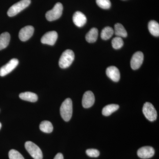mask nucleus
<instances>
[{
    "mask_svg": "<svg viewBox=\"0 0 159 159\" xmlns=\"http://www.w3.org/2000/svg\"><path fill=\"white\" fill-rule=\"evenodd\" d=\"M142 111L145 118L149 121L153 122L156 120L157 116V111L150 102H145L143 106Z\"/></svg>",
    "mask_w": 159,
    "mask_h": 159,
    "instance_id": "423d86ee",
    "label": "nucleus"
},
{
    "mask_svg": "<svg viewBox=\"0 0 159 159\" xmlns=\"http://www.w3.org/2000/svg\"><path fill=\"white\" fill-rule=\"evenodd\" d=\"M98 36V30L96 28H93L89 31L85 36L86 40L88 42L93 43L97 40Z\"/></svg>",
    "mask_w": 159,
    "mask_h": 159,
    "instance_id": "f3484780",
    "label": "nucleus"
},
{
    "mask_svg": "<svg viewBox=\"0 0 159 159\" xmlns=\"http://www.w3.org/2000/svg\"><path fill=\"white\" fill-rule=\"evenodd\" d=\"M19 97L22 100L31 102H36L38 99L37 95L36 94L30 92L21 93L20 94Z\"/></svg>",
    "mask_w": 159,
    "mask_h": 159,
    "instance_id": "2eb2a0df",
    "label": "nucleus"
},
{
    "mask_svg": "<svg viewBox=\"0 0 159 159\" xmlns=\"http://www.w3.org/2000/svg\"><path fill=\"white\" fill-rule=\"evenodd\" d=\"M27 151L34 159H43L42 152L40 148L33 142L28 141L25 143Z\"/></svg>",
    "mask_w": 159,
    "mask_h": 159,
    "instance_id": "39448f33",
    "label": "nucleus"
},
{
    "mask_svg": "<svg viewBox=\"0 0 159 159\" xmlns=\"http://www.w3.org/2000/svg\"><path fill=\"white\" fill-rule=\"evenodd\" d=\"M155 150L151 146H144L139 148L137 152V154L142 159H148L153 156Z\"/></svg>",
    "mask_w": 159,
    "mask_h": 159,
    "instance_id": "9b49d317",
    "label": "nucleus"
},
{
    "mask_svg": "<svg viewBox=\"0 0 159 159\" xmlns=\"http://www.w3.org/2000/svg\"><path fill=\"white\" fill-rule=\"evenodd\" d=\"M95 102V96L93 92L88 91L84 94L82 99V105L84 108H89L93 105Z\"/></svg>",
    "mask_w": 159,
    "mask_h": 159,
    "instance_id": "f8f14e48",
    "label": "nucleus"
},
{
    "mask_svg": "<svg viewBox=\"0 0 159 159\" xmlns=\"http://www.w3.org/2000/svg\"><path fill=\"white\" fill-rule=\"evenodd\" d=\"M60 114L64 121L68 122L70 120L73 114V103L70 98L66 99L60 107Z\"/></svg>",
    "mask_w": 159,
    "mask_h": 159,
    "instance_id": "f257e3e1",
    "label": "nucleus"
},
{
    "mask_svg": "<svg viewBox=\"0 0 159 159\" xmlns=\"http://www.w3.org/2000/svg\"><path fill=\"white\" fill-rule=\"evenodd\" d=\"M96 2L97 5L102 9H109L111 6L110 0H96Z\"/></svg>",
    "mask_w": 159,
    "mask_h": 159,
    "instance_id": "b1692460",
    "label": "nucleus"
},
{
    "mask_svg": "<svg viewBox=\"0 0 159 159\" xmlns=\"http://www.w3.org/2000/svg\"><path fill=\"white\" fill-rule=\"evenodd\" d=\"M74 24L77 27H82L85 25L87 22L86 17L83 13L80 11H77L75 12L73 17Z\"/></svg>",
    "mask_w": 159,
    "mask_h": 159,
    "instance_id": "4468645a",
    "label": "nucleus"
},
{
    "mask_svg": "<svg viewBox=\"0 0 159 159\" xmlns=\"http://www.w3.org/2000/svg\"><path fill=\"white\" fill-rule=\"evenodd\" d=\"M148 29L151 34L153 36L159 37V23L155 20H151L148 23Z\"/></svg>",
    "mask_w": 159,
    "mask_h": 159,
    "instance_id": "6ab92c4d",
    "label": "nucleus"
},
{
    "mask_svg": "<svg viewBox=\"0 0 159 159\" xmlns=\"http://www.w3.org/2000/svg\"><path fill=\"white\" fill-rule=\"evenodd\" d=\"M119 107V105L116 104H109V105L106 106L105 107L102 109V114L105 116H108L118 110Z\"/></svg>",
    "mask_w": 159,
    "mask_h": 159,
    "instance_id": "aec40b11",
    "label": "nucleus"
},
{
    "mask_svg": "<svg viewBox=\"0 0 159 159\" xmlns=\"http://www.w3.org/2000/svg\"><path fill=\"white\" fill-rule=\"evenodd\" d=\"M63 11V6L61 3L57 2L54 8L47 11L46 14V19L49 21L55 20L61 16Z\"/></svg>",
    "mask_w": 159,
    "mask_h": 159,
    "instance_id": "20e7f679",
    "label": "nucleus"
},
{
    "mask_svg": "<svg viewBox=\"0 0 159 159\" xmlns=\"http://www.w3.org/2000/svg\"><path fill=\"white\" fill-rule=\"evenodd\" d=\"M58 34L55 31H50L43 35L41 39V42L43 44L54 45L57 41Z\"/></svg>",
    "mask_w": 159,
    "mask_h": 159,
    "instance_id": "1a4fd4ad",
    "label": "nucleus"
},
{
    "mask_svg": "<svg viewBox=\"0 0 159 159\" xmlns=\"http://www.w3.org/2000/svg\"><path fill=\"white\" fill-rule=\"evenodd\" d=\"M106 74L109 78L115 82H118L120 80V72L116 67L114 66L108 67L106 70Z\"/></svg>",
    "mask_w": 159,
    "mask_h": 159,
    "instance_id": "ddd939ff",
    "label": "nucleus"
},
{
    "mask_svg": "<svg viewBox=\"0 0 159 159\" xmlns=\"http://www.w3.org/2000/svg\"><path fill=\"white\" fill-rule=\"evenodd\" d=\"M114 33L117 37L125 38L127 37V33L124 27L119 23H117L115 25Z\"/></svg>",
    "mask_w": 159,
    "mask_h": 159,
    "instance_id": "a211bd4d",
    "label": "nucleus"
},
{
    "mask_svg": "<svg viewBox=\"0 0 159 159\" xmlns=\"http://www.w3.org/2000/svg\"><path fill=\"white\" fill-rule=\"evenodd\" d=\"M114 34V29L110 27H106L102 29L101 37L102 39L107 40L110 39Z\"/></svg>",
    "mask_w": 159,
    "mask_h": 159,
    "instance_id": "4be33fe9",
    "label": "nucleus"
},
{
    "mask_svg": "<svg viewBox=\"0 0 159 159\" xmlns=\"http://www.w3.org/2000/svg\"><path fill=\"white\" fill-rule=\"evenodd\" d=\"M9 159H25L23 156L17 151L11 149L9 152Z\"/></svg>",
    "mask_w": 159,
    "mask_h": 159,
    "instance_id": "393cba45",
    "label": "nucleus"
},
{
    "mask_svg": "<svg viewBox=\"0 0 159 159\" xmlns=\"http://www.w3.org/2000/svg\"><path fill=\"white\" fill-rule=\"evenodd\" d=\"M18 64V60L16 58L10 60L9 62L0 69V76L4 77L11 73V71L16 68Z\"/></svg>",
    "mask_w": 159,
    "mask_h": 159,
    "instance_id": "0eeeda50",
    "label": "nucleus"
},
{
    "mask_svg": "<svg viewBox=\"0 0 159 159\" xmlns=\"http://www.w3.org/2000/svg\"><path fill=\"white\" fill-rule=\"evenodd\" d=\"M54 159H64V157L61 153H58L54 157Z\"/></svg>",
    "mask_w": 159,
    "mask_h": 159,
    "instance_id": "bb28decb",
    "label": "nucleus"
},
{
    "mask_svg": "<svg viewBox=\"0 0 159 159\" xmlns=\"http://www.w3.org/2000/svg\"><path fill=\"white\" fill-rule=\"evenodd\" d=\"M112 46L113 48L119 49L121 48L124 44L123 40L122 38L117 37L114 38L112 40Z\"/></svg>",
    "mask_w": 159,
    "mask_h": 159,
    "instance_id": "5701e85b",
    "label": "nucleus"
},
{
    "mask_svg": "<svg viewBox=\"0 0 159 159\" xmlns=\"http://www.w3.org/2000/svg\"><path fill=\"white\" fill-rule=\"evenodd\" d=\"M39 129L42 131L46 133H51L53 130L52 123L48 121H43L39 125Z\"/></svg>",
    "mask_w": 159,
    "mask_h": 159,
    "instance_id": "412c9836",
    "label": "nucleus"
},
{
    "mask_svg": "<svg viewBox=\"0 0 159 159\" xmlns=\"http://www.w3.org/2000/svg\"><path fill=\"white\" fill-rule=\"evenodd\" d=\"M87 155L91 157H97L99 156V152L96 149H88L86 151Z\"/></svg>",
    "mask_w": 159,
    "mask_h": 159,
    "instance_id": "a878e982",
    "label": "nucleus"
},
{
    "mask_svg": "<svg viewBox=\"0 0 159 159\" xmlns=\"http://www.w3.org/2000/svg\"><path fill=\"white\" fill-rule=\"evenodd\" d=\"M144 60V54L141 51H138L134 54L130 61L131 68L134 70L139 69L142 66Z\"/></svg>",
    "mask_w": 159,
    "mask_h": 159,
    "instance_id": "6e6552de",
    "label": "nucleus"
},
{
    "mask_svg": "<svg viewBox=\"0 0 159 159\" xmlns=\"http://www.w3.org/2000/svg\"><path fill=\"white\" fill-rule=\"evenodd\" d=\"M34 31V29L32 26H26L20 30L19 37L22 41H26L32 36Z\"/></svg>",
    "mask_w": 159,
    "mask_h": 159,
    "instance_id": "9d476101",
    "label": "nucleus"
},
{
    "mask_svg": "<svg viewBox=\"0 0 159 159\" xmlns=\"http://www.w3.org/2000/svg\"><path fill=\"white\" fill-rule=\"evenodd\" d=\"M1 127H2V124H1V122H0V129H1Z\"/></svg>",
    "mask_w": 159,
    "mask_h": 159,
    "instance_id": "cd10ccee",
    "label": "nucleus"
},
{
    "mask_svg": "<svg viewBox=\"0 0 159 159\" xmlns=\"http://www.w3.org/2000/svg\"><path fill=\"white\" fill-rule=\"evenodd\" d=\"M31 2V0H21L9 8L7 12V14L10 17L15 16L28 7Z\"/></svg>",
    "mask_w": 159,
    "mask_h": 159,
    "instance_id": "7ed1b4c3",
    "label": "nucleus"
},
{
    "mask_svg": "<svg viewBox=\"0 0 159 159\" xmlns=\"http://www.w3.org/2000/svg\"><path fill=\"white\" fill-rule=\"evenodd\" d=\"M10 40V35L8 32H4L0 35V50L7 48L9 45Z\"/></svg>",
    "mask_w": 159,
    "mask_h": 159,
    "instance_id": "dca6fc26",
    "label": "nucleus"
},
{
    "mask_svg": "<svg viewBox=\"0 0 159 159\" xmlns=\"http://www.w3.org/2000/svg\"><path fill=\"white\" fill-rule=\"evenodd\" d=\"M75 55L74 52L71 50H66L61 54L59 61V66L61 68L69 67L74 61Z\"/></svg>",
    "mask_w": 159,
    "mask_h": 159,
    "instance_id": "f03ea898",
    "label": "nucleus"
}]
</instances>
